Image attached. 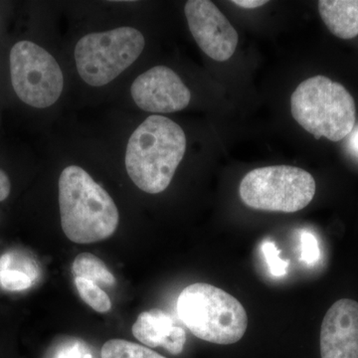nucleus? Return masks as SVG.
I'll return each instance as SVG.
<instances>
[{
	"mask_svg": "<svg viewBox=\"0 0 358 358\" xmlns=\"http://www.w3.org/2000/svg\"><path fill=\"white\" fill-rule=\"evenodd\" d=\"M186 136L181 127L164 115L147 117L129 138L126 169L143 192H164L185 157Z\"/></svg>",
	"mask_w": 358,
	"mask_h": 358,
	"instance_id": "nucleus-1",
	"label": "nucleus"
},
{
	"mask_svg": "<svg viewBox=\"0 0 358 358\" xmlns=\"http://www.w3.org/2000/svg\"><path fill=\"white\" fill-rule=\"evenodd\" d=\"M59 206L63 232L70 241L91 244L117 230L120 214L109 193L85 169L66 167L59 178Z\"/></svg>",
	"mask_w": 358,
	"mask_h": 358,
	"instance_id": "nucleus-2",
	"label": "nucleus"
},
{
	"mask_svg": "<svg viewBox=\"0 0 358 358\" xmlns=\"http://www.w3.org/2000/svg\"><path fill=\"white\" fill-rule=\"evenodd\" d=\"M181 322L196 338L216 345H233L243 338L248 317L242 303L227 292L205 282L186 287L178 299Z\"/></svg>",
	"mask_w": 358,
	"mask_h": 358,
	"instance_id": "nucleus-3",
	"label": "nucleus"
},
{
	"mask_svg": "<svg viewBox=\"0 0 358 358\" xmlns=\"http://www.w3.org/2000/svg\"><path fill=\"white\" fill-rule=\"evenodd\" d=\"M294 119L317 140L339 141L355 128V99L343 85L315 76L301 82L291 98Z\"/></svg>",
	"mask_w": 358,
	"mask_h": 358,
	"instance_id": "nucleus-4",
	"label": "nucleus"
},
{
	"mask_svg": "<svg viewBox=\"0 0 358 358\" xmlns=\"http://www.w3.org/2000/svg\"><path fill=\"white\" fill-rule=\"evenodd\" d=\"M145 45V37L134 27L90 33L75 47L78 73L90 86H105L140 57Z\"/></svg>",
	"mask_w": 358,
	"mask_h": 358,
	"instance_id": "nucleus-5",
	"label": "nucleus"
},
{
	"mask_svg": "<svg viewBox=\"0 0 358 358\" xmlns=\"http://www.w3.org/2000/svg\"><path fill=\"white\" fill-rule=\"evenodd\" d=\"M312 174L299 167L273 166L250 171L239 186L245 205L257 210L294 213L307 207L315 194Z\"/></svg>",
	"mask_w": 358,
	"mask_h": 358,
	"instance_id": "nucleus-6",
	"label": "nucleus"
},
{
	"mask_svg": "<svg viewBox=\"0 0 358 358\" xmlns=\"http://www.w3.org/2000/svg\"><path fill=\"white\" fill-rule=\"evenodd\" d=\"M9 72L15 95L36 109L51 107L64 88V76L57 61L43 47L29 40L13 45L9 53Z\"/></svg>",
	"mask_w": 358,
	"mask_h": 358,
	"instance_id": "nucleus-7",
	"label": "nucleus"
},
{
	"mask_svg": "<svg viewBox=\"0 0 358 358\" xmlns=\"http://www.w3.org/2000/svg\"><path fill=\"white\" fill-rule=\"evenodd\" d=\"M185 13L193 38L208 57L218 62L229 60L239 36L218 7L209 0H189Z\"/></svg>",
	"mask_w": 358,
	"mask_h": 358,
	"instance_id": "nucleus-8",
	"label": "nucleus"
},
{
	"mask_svg": "<svg viewBox=\"0 0 358 358\" xmlns=\"http://www.w3.org/2000/svg\"><path fill=\"white\" fill-rule=\"evenodd\" d=\"M131 96L138 108L154 114H171L185 109L192 100L189 89L166 66L145 71L134 80Z\"/></svg>",
	"mask_w": 358,
	"mask_h": 358,
	"instance_id": "nucleus-9",
	"label": "nucleus"
},
{
	"mask_svg": "<svg viewBox=\"0 0 358 358\" xmlns=\"http://www.w3.org/2000/svg\"><path fill=\"white\" fill-rule=\"evenodd\" d=\"M322 358H358V303L341 299L329 308L320 329Z\"/></svg>",
	"mask_w": 358,
	"mask_h": 358,
	"instance_id": "nucleus-10",
	"label": "nucleus"
},
{
	"mask_svg": "<svg viewBox=\"0 0 358 358\" xmlns=\"http://www.w3.org/2000/svg\"><path fill=\"white\" fill-rule=\"evenodd\" d=\"M134 338L148 348H164L171 355L183 352L185 329L176 324L173 315L160 308L141 313L133 326Z\"/></svg>",
	"mask_w": 358,
	"mask_h": 358,
	"instance_id": "nucleus-11",
	"label": "nucleus"
},
{
	"mask_svg": "<svg viewBox=\"0 0 358 358\" xmlns=\"http://www.w3.org/2000/svg\"><path fill=\"white\" fill-rule=\"evenodd\" d=\"M38 268L29 257L20 251H8L0 256V288L20 293L31 288L38 279Z\"/></svg>",
	"mask_w": 358,
	"mask_h": 358,
	"instance_id": "nucleus-12",
	"label": "nucleus"
},
{
	"mask_svg": "<svg viewBox=\"0 0 358 358\" xmlns=\"http://www.w3.org/2000/svg\"><path fill=\"white\" fill-rule=\"evenodd\" d=\"M319 11L334 36L345 40L358 36V0H320Z\"/></svg>",
	"mask_w": 358,
	"mask_h": 358,
	"instance_id": "nucleus-13",
	"label": "nucleus"
},
{
	"mask_svg": "<svg viewBox=\"0 0 358 358\" xmlns=\"http://www.w3.org/2000/svg\"><path fill=\"white\" fill-rule=\"evenodd\" d=\"M72 272L75 278H84L96 285L114 286L115 284V275L110 272L105 263L91 253L79 254L73 262Z\"/></svg>",
	"mask_w": 358,
	"mask_h": 358,
	"instance_id": "nucleus-14",
	"label": "nucleus"
},
{
	"mask_svg": "<svg viewBox=\"0 0 358 358\" xmlns=\"http://www.w3.org/2000/svg\"><path fill=\"white\" fill-rule=\"evenodd\" d=\"M102 358H166L145 346L124 341L110 339L103 345Z\"/></svg>",
	"mask_w": 358,
	"mask_h": 358,
	"instance_id": "nucleus-15",
	"label": "nucleus"
},
{
	"mask_svg": "<svg viewBox=\"0 0 358 358\" xmlns=\"http://www.w3.org/2000/svg\"><path fill=\"white\" fill-rule=\"evenodd\" d=\"M75 285L82 300L96 312L108 313L112 308L110 296L96 282L84 278H75Z\"/></svg>",
	"mask_w": 358,
	"mask_h": 358,
	"instance_id": "nucleus-16",
	"label": "nucleus"
},
{
	"mask_svg": "<svg viewBox=\"0 0 358 358\" xmlns=\"http://www.w3.org/2000/svg\"><path fill=\"white\" fill-rule=\"evenodd\" d=\"M262 251L271 274L275 278L286 275L288 273L289 262L280 258V251L274 242H265L262 245Z\"/></svg>",
	"mask_w": 358,
	"mask_h": 358,
	"instance_id": "nucleus-17",
	"label": "nucleus"
},
{
	"mask_svg": "<svg viewBox=\"0 0 358 358\" xmlns=\"http://www.w3.org/2000/svg\"><path fill=\"white\" fill-rule=\"evenodd\" d=\"M49 358H96L81 341H70L52 350Z\"/></svg>",
	"mask_w": 358,
	"mask_h": 358,
	"instance_id": "nucleus-18",
	"label": "nucleus"
},
{
	"mask_svg": "<svg viewBox=\"0 0 358 358\" xmlns=\"http://www.w3.org/2000/svg\"><path fill=\"white\" fill-rule=\"evenodd\" d=\"M301 260L308 265H313L320 260V247L317 238L312 233L303 232L301 236Z\"/></svg>",
	"mask_w": 358,
	"mask_h": 358,
	"instance_id": "nucleus-19",
	"label": "nucleus"
},
{
	"mask_svg": "<svg viewBox=\"0 0 358 358\" xmlns=\"http://www.w3.org/2000/svg\"><path fill=\"white\" fill-rule=\"evenodd\" d=\"M13 180L4 169H0V203L6 201L13 193Z\"/></svg>",
	"mask_w": 358,
	"mask_h": 358,
	"instance_id": "nucleus-20",
	"label": "nucleus"
},
{
	"mask_svg": "<svg viewBox=\"0 0 358 358\" xmlns=\"http://www.w3.org/2000/svg\"><path fill=\"white\" fill-rule=\"evenodd\" d=\"M348 150L355 159H358V127L353 128L352 133L348 134Z\"/></svg>",
	"mask_w": 358,
	"mask_h": 358,
	"instance_id": "nucleus-21",
	"label": "nucleus"
},
{
	"mask_svg": "<svg viewBox=\"0 0 358 358\" xmlns=\"http://www.w3.org/2000/svg\"><path fill=\"white\" fill-rule=\"evenodd\" d=\"M232 3L246 9H255L265 6L268 1H265V0H233Z\"/></svg>",
	"mask_w": 358,
	"mask_h": 358,
	"instance_id": "nucleus-22",
	"label": "nucleus"
}]
</instances>
